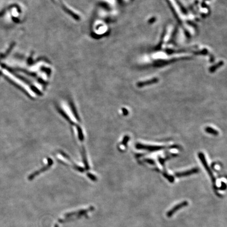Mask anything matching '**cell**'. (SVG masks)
Instances as JSON below:
<instances>
[{
    "label": "cell",
    "mask_w": 227,
    "mask_h": 227,
    "mask_svg": "<svg viewBox=\"0 0 227 227\" xmlns=\"http://www.w3.org/2000/svg\"><path fill=\"white\" fill-rule=\"evenodd\" d=\"M136 148L138 149L146 150L150 152H154L166 149L178 148V146L177 145H172L170 146H153L138 143L136 145Z\"/></svg>",
    "instance_id": "6da1fadb"
},
{
    "label": "cell",
    "mask_w": 227,
    "mask_h": 227,
    "mask_svg": "<svg viewBox=\"0 0 227 227\" xmlns=\"http://www.w3.org/2000/svg\"><path fill=\"white\" fill-rule=\"evenodd\" d=\"M198 156H199V158L200 161H201V163L203 164V166H204V167L205 168L206 170L207 171L208 173H209V176L211 177V179L213 184L214 185V188H216V178L214 177V174H213L212 171L211 170L210 168L208 166V165L207 164V161H206V160L205 159L204 154L203 153H199V154H198Z\"/></svg>",
    "instance_id": "7a4b0ae2"
},
{
    "label": "cell",
    "mask_w": 227,
    "mask_h": 227,
    "mask_svg": "<svg viewBox=\"0 0 227 227\" xmlns=\"http://www.w3.org/2000/svg\"><path fill=\"white\" fill-rule=\"evenodd\" d=\"M188 205V203L187 201H184L179 204L176 205L175 207H174L173 208H172L169 212L167 213V216L169 217L172 216L173 215V214H175L177 211H178L180 209L183 208V207L187 206Z\"/></svg>",
    "instance_id": "3957f363"
},
{
    "label": "cell",
    "mask_w": 227,
    "mask_h": 227,
    "mask_svg": "<svg viewBox=\"0 0 227 227\" xmlns=\"http://www.w3.org/2000/svg\"><path fill=\"white\" fill-rule=\"evenodd\" d=\"M199 169L197 168H194L190 170H188L185 171L181 172H178L175 174V176L177 177H182L185 176H187L189 175H191L193 174H195L198 172Z\"/></svg>",
    "instance_id": "277c9868"
},
{
    "label": "cell",
    "mask_w": 227,
    "mask_h": 227,
    "mask_svg": "<svg viewBox=\"0 0 227 227\" xmlns=\"http://www.w3.org/2000/svg\"><path fill=\"white\" fill-rule=\"evenodd\" d=\"M157 81H158V80L157 79L155 78V79H152V80H148V81H146V82L138 83L137 84V86L138 87H143V86H145L150 85L152 84H154V83H157Z\"/></svg>",
    "instance_id": "5b68a950"
},
{
    "label": "cell",
    "mask_w": 227,
    "mask_h": 227,
    "mask_svg": "<svg viewBox=\"0 0 227 227\" xmlns=\"http://www.w3.org/2000/svg\"><path fill=\"white\" fill-rule=\"evenodd\" d=\"M205 131L207 133L210 134H212L214 136H217L219 134L217 130H216V129H215L211 127H206L205 128Z\"/></svg>",
    "instance_id": "8992f818"
},
{
    "label": "cell",
    "mask_w": 227,
    "mask_h": 227,
    "mask_svg": "<svg viewBox=\"0 0 227 227\" xmlns=\"http://www.w3.org/2000/svg\"><path fill=\"white\" fill-rule=\"evenodd\" d=\"M164 176L170 183H173L174 178L172 176L168 175L167 173H166V172H165V173H164Z\"/></svg>",
    "instance_id": "52a82bcc"
},
{
    "label": "cell",
    "mask_w": 227,
    "mask_h": 227,
    "mask_svg": "<svg viewBox=\"0 0 227 227\" xmlns=\"http://www.w3.org/2000/svg\"><path fill=\"white\" fill-rule=\"evenodd\" d=\"M129 136H126L124 137V139H123V142H122L123 145L124 146H127V142H128V141H129Z\"/></svg>",
    "instance_id": "ba28073f"
},
{
    "label": "cell",
    "mask_w": 227,
    "mask_h": 227,
    "mask_svg": "<svg viewBox=\"0 0 227 227\" xmlns=\"http://www.w3.org/2000/svg\"><path fill=\"white\" fill-rule=\"evenodd\" d=\"M145 161L147 162V163H149L150 164H155V161L153 160H151V159H145Z\"/></svg>",
    "instance_id": "9c48e42d"
},
{
    "label": "cell",
    "mask_w": 227,
    "mask_h": 227,
    "mask_svg": "<svg viewBox=\"0 0 227 227\" xmlns=\"http://www.w3.org/2000/svg\"><path fill=\"white\" fill-rule=\"evenodd\" d=\"M123 113H124V115H128V110L126 109L123 108Z\"/></svg>",
    "instance_id": "30bf717a"
}]
</instances>
